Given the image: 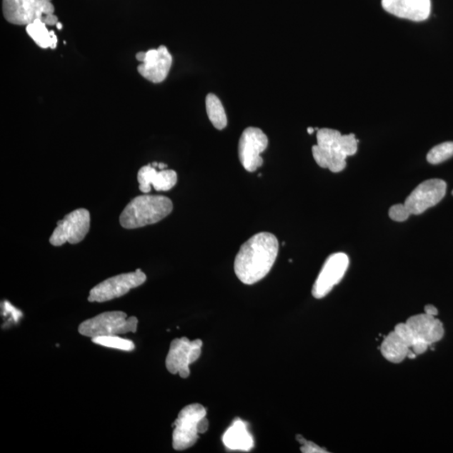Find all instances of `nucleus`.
<instances>
[{
	"mask_svg": "<svg viewBox=\"0 0 453 453\" xmlns=\"http://www.w3.org/2000/svg\"><path fill=\"white\" fill-rule=\"evenodd\" d=\"M278 252L276 236L267 232L254 235L241 247L235 258L236 276L247 285L262 281L271 272Z\"/></svg>",
	"mask_w": 453,
	"mask_h": 453,
	"instance_id": "obj_1",
	"label": "nucleus"
},
{
	"mask_svg": "<svg viewBox=\"0 0 453 453\" xmlns=\"http://www.w3.org/2000/svg\"><path fill=\"white\" fill-rule=\"evenodd\" d=\"M317 144L312 146V156L322 168L337 173L344 170L346 159L358 151V139L354 134H342L339 130L318 129Z\"/></svg>",
	"mask_w": 453,
	"mask_h": 453,
	"instance_id": "obj_2",
	"label": "nucleus"
},
{
	"mask_svg": "<svg viewBox=\"0 0 453 453\" xmlns=\"http://www.w3.org/2000/svg\"><path fill=\"white\" fill-rule=\"evenodd\" d=\"M173 210L170 199L164 196L141 195L134 197L119 216L120 224L126 229L158 223Z\"/></svg>",
	"mask_w": 453,
	"mask_h": 453,
	"instance_id": "obj_3",
	"label": "nucleus"
},
{
	"mask_svg": "<svg viewBox=\"0 0 453 453\" xmlns=\"http://www.w3.org/2000/svg\"><path fill=\"white\" fill-rule=\"evenodd\" d=\"M138 324L137 317H128L124 312H107L81 322L79 332L81 335L91 339L103 336H118L128 332H136Z\"/></svg>",
	"mask_w": 453,
	"mask_h": 453,
	"instance_id": "obj_4",
	"label": "nucleus"
},
{
	"mask_svg": "<svg viewBox=\"0 0 453 453\" xmlns=\"http://www.w3.org/2000/svg\"><path fill=\"white\" fill-rule=\"evenodd\" d=\"M206 416V409L200 404H191L183 408L173 424L172 446L176 451L188 449L199 440L200 423Z\"/></svg>",
	"mask_w": 453,
	"mask_h": 453,
	"instance_id": "obj_5",
	"label": "nucleus"
},
{
	"mask_svg": "<svg viewBox=\"0 0 453 453\" xmlns=\"http://www.w3.org/2000/svg\"><path fill=\"white\" fill-rule=\"evenodd\" d=\"M51 0H3V14L14 25L28 26L38 19L43 21L54 14Z\"/></svg>",
	"mask_w": 453,
	"mask_h": 453,
	"instance_id": "obj_6",
	"label": "nucleus"
},
{
	"mask_svg": "<svg viewBox=\"0 0 453 453\" xmlns=\"http://www.w3.org/2000/svg\"><path fill=\"white\" fill-rule=\"evenodd\" d=\"M146 282V274L141 269L134 272L119 274L94 287L89 293V302H105L121 297L132 289L143 285Z\"/></svg>",
	"mask_w": 453,
	"mask_h": 453,
	"instance_id": "obj_7",
	"label": "nucleus"
},
{
	"mask_svg": "<svg viewBox=\"0 0 453 453\" xmlns=\"http://www.w3.org/2000/svg\"><path fill=\"white\" fill-rule=\"evenodd\" d=\"M407 324L413 337L412 350L417 355L426 353L429 347L441 341L444 336L442 322L427 313L409 317Z\"/></svg>",
	"mask_w": 453,
	"mask_h": 453,
	"instance_id": "obj_8",
	"label": "nucleus"
},
{
	"mask_svg": "<svg viewBox=\"0 0 453 453\" xmlns=\"http://www.w3.org/2000/svg\"><path fill=\"white\" fill-rule=\"evenodd\" d=\"M90 223L91 218L88 210L79 209L71 211L57 223L56 228L51 236L50 244L53 247H61L66 243H80L88 234Z\"/></svg>",
	"mask_w": 453,
	"mask_h": 453,
	"instance_id": "obj_9",
	"label": "nucleus"
},
{
	"mask_svg": "<svg viewBox=\"0 0 453 453\" xmlns=\"http://www.w3.org/2000/svg\"><path fill=\"white\" fill-rule=\"evenodd\" d=\"M202 341H190L186 337L171 342L166 359V369L172 374L186 379L190 375L189 366L200 358Z\"/></svg>",
	"mask_w": 453,
	"mask_h": 453,
	"instance_id": "obj_10",
	"label": "nucleus"
},
{
	"mask_svg": "<svg viewBox=\"0 0 453 453\" xmlns=\"http://www.w3.org/2000/svg\"><path fill=\"white\" fill-rule=\"evenodd\" d=\"M268 146V138L262 129L249 127L244 129L239 142V157L245 170L254 172L263 165L262 154Z\"/></svg>",
	"mask_w": 453,
	"mask_h": 453,
	"instance_id": "obj_11",
	"label": "nucleus"
},
{
	"mask_svg": "<svg viewBox=\"0 0 453 453\" xmlns=\"http://www.w3.org/2000/svg\"><path fill=\"white\" fill-rule=\"evenodd\" d=\"M349 258L344 253H335L327 259L312 287V296L325 297L343 279L348 271Z\"/></svg>",
	"mask_w": 453,
	"mask_h": 453,
	"instance_id": "obj_12",
	"label": "nucleus"
},
{
	"mask_svg": "<svg viewBox=\"0 0 453 453\" xmlns=\"http://www.w3.org/2000/svg\"><path fill=\"white\" fill-rule=\"evenodd\" d=\"M447 192V183L441 179H430L421 183L407 197L404 205L409 213L419 215L439 204Z\"/></svg>",
	"mask_w": 453,
	"mask_h": 453,
	"instance_id": "obj_13",
	"label": "nucleus"
},
{
	"mask_svg": "<svg viewBox=\"0 0 453 453\" xmlns=\"http://www.w3.org/2000/svg\"><path fill=\"white\" fill-rule=\"evenodd\" d=\"M172 66V56L166 46H161L158 49H151L138 66L139 74L143 78L154 84L162 83L166 80Z\"/></svg>",
	"mask_w": 453,
	"mask_h": 453,
	"instance_id": "obj_14",
	"label": "nucleus"
},
{
	"mask_svg": "<svg viewBox=\"0 0 453 453\" xmlns=\"http://www.w3.org/2000/svg\"><path fill=\"white\" fill-rule=\"evenodd\" d=\"M385 11L398 18L422 22L431 14V0H382Z\"/></svg>",
	"mask_w": 453,
	"mask_h": 453,
	"instance_id": "obj_15",
	"label": "nucleus"
},
{
	"mask_svg": "<svg viewBox=\"0 0 453 453\" xmlns=\"http://www.w3.org/2000/svg\"><path fill=\"white\" fill-rule=\"evenodd\" d=\"M139 191L148 194L151 191V186L157 191H166L172 189L177 182V174L173 170L156 171V168L149 164L141 168L138 172Z\"/></svg>",
	"mask_w": 453,
	"mask_h": 453,
	"instance_id": "obj_16",
	"label": "nucleus"
},
{
	"mask_svg": "<svg viewBox=\"0 0 453 453\" xmlns=\"http://www.w3.org/2000/svg\"><path fill=\"white\" fill-rule=\"evenodd\" d=\"M224 446L229 450L249 452L254 447V438L248 430L247 424L236 419L223 437Z\"/></svg>",
	"mask_w": 453,
	"mask_h": 453,
	"instance_id": "obj_17",
	"label": "nucleus"
},
{
	"mask_svg": "<svg viewBox=\"0 0 453 453\" xmlns=\"http://www.w3.org/2000/svg\"><path fill=\"white\" fill-rule=\"evenodd\" d=\"M411 350L412 344L409 340L395 330L385 337L382 344V355L393 364L402 363Z\"/></svg>",
	"mask_w": 453,
	"mask_h": 453,
	"instance_id": "obj_18",
	"label": "nucleus"
},
{
	"mask_svg": "<svg viewBox=\"0 0 453 453\" xmlns=\"http://www.w3.org/2000/svg\"><path fill=\"white\" fill-rule=\"evenodd\" d=\"M26 32L31 39L36 42V44L43 48V49H46V48L55 49L57 42H59L55 32L48 30L46 24L40 19L29 24L26 26Z\"/></svg>",
	"mask_w": 453,
	"mask_h": 453,
	"instance_id": "obj_19",
	"label": "nucleus"
},
{
	"mask_svg": "<svg viewBox=\"0 0 453 453\" xmlns=\"http://www.w3.org/2000/svg\"><path fill=\"white\" fill-rule=\"evenodd\" d=\"M207 116L216 129H224L228 124V119L221 100L214 94H209L206 98Z\"/></svg>",
	"mask_w": 453,
	"mask_h": 453,
	"instance_id": "obj_20",
	"label": "nucleus"
},
{
	"mask_svg": "<svg viewBox=\"0 0 453 453\" xmlns=\"http://www.w3.org/2000/svg\"><path fill=\"white\" fill-rule=\"evenodd\" d=\"M91 342H93L95 344L122 351L130 352L133 351L134 348H136V346H134L132 341L122 339V337L118 336L94 337V339H91Z\"/></svg>",
	"mask_w": 453,
	"mask_h": 453,
	"instance_id": "obj_21",
	"label": "nucleus"
},
{
	"mask_svg": "<svg viewBox=\"0 0 453 453\" xmlns=\"http://www.w3.org/2000/svg\"><path fill=\"white\" fill-rule=\"evenodd\" d=\"M453 156V142H444L437 144L428 152L427 160L432 165L444 162Z\"/></svg>",
	"mask_w": 453,
	"mask_h": 453,
	"instance_id": "obj_22",
	"label": "nucleus"
},
{
	"mask_svg": "<svg viewBox=\"0 0 453 453\" xmlns=\"http://www.w3.org/2000/svg\"><path fill=\"white\" fill-rule=\"evenodd\" d=\"M407 207L404 204H397L390 207L389 211V218L397 221H404L411 216Z\"/></svg>",
	"mask_w": 453,
	"mask_h": 453,
	"instance_id": "obj_23",
	"label": "nucleus"
},
{
	"mask_svg": "<svg viewBox=\"0 0 453 453\" xmlns=\"http://www.w3.org/2000/svg\"><path fill=\"white\" fill-rule=\"evenodd\" d=\"M297 440L299 442L302 443V447H301V450L302 452L305 453H322L327 452L324 449H322L320 447H318L315 443L312 442H308L303 438L302 436H297Z\"/></svg>",
	"mask_w": 453,
	"mask_h": 453,
	"instance_id": "obj_24",
	"label": "nucleus"
},
{
	"mask_svg": "<svg viewBox=\"0 0 453 453\" xmlns=\"http://www.w3.org/2000/svg\"><path fill=\"white\" fill-rule=\"evenodd\" d=\"M42 21L44 22L46 26H55L59 23V19H57L54 14H52L46 16Z\"/></svg>",
	"mask_w": 453,
	"mask_h": 453,
	"instance_id": "obj_25",
	"label": "nucleus"
},
{
	"mask_svg": "<svg viewBox=\"0 0 453 453\" xmlns=\"http://www.w3.org/2000/svg\"><path fill=\"white\" fill-rule=\"evenodd\" d=\"M425 313L430 316L437 317L438 315V310L437 308L433 305H427L425 307Z\"/></svg>",
	"mask_w": 453,
	"mask_h": 453,
	"instance_id": "obj_26",
	"label": "nucleus"
},
{
	"mask_svg": "<svg viewBox=\"0 0 453 453\" xmlns=\"http://www.w3.org/2000/svg\"><path fill=\"white\" fill-rule=\"evenodd\" d=\"M151 165L155 168H158L160 171L165 170L167 168V165L165 163L153 162Z\"/></svg>",
	"mask_w": 453,
	"mask_h": 453,
	"instance_id": "obj_27",
	"label": "nucleus"
},
{
	"mask_svg": "<svg viewBox=\"0 0 453 453\" xmlns=\"http://www.w3.org/2000/svg\"><path fill=\"white\" fill-rule=\"evenodd\" d=\"M146 52H144V51L138 52L136 54V59L139 61H141L142 64V62L144 60V57H146Z\"/></svg>",
	"mask_w": 453,
	"mask_h": 453,
	"instance_id": "obj_28",
	"label": "nucleus"
},
{
	"mask_svg": "<svg viewBox=\"0 0 453 453\" xmlns=\"http://www.w3.org/2000/svg\"><path fill=\"white\" fill-rule=\"evenodd\" d=\"M314 131H315V129H313V128H311V127L307 129V132L309 134H312L314 133Z\"/></svg>",
	"mask_w": 453,
	"mask_h": 453,
	"instance_id": "obj_29",
	"label": "nucleus"
},
{
	"mask_svg": "<svg viewBox=\"0 0 453 453\" xmlns=\"http://www.w3.org/2000/svg\"><path fill=\"white\" fill-rule=\"evenodd\" d=\"M56 27H57V29H59V30H61V29H62L61 23H60V22L57 23L56 24Z\"/></svg>",
	"mask_w": 453,
	"mask_h": 453,
	"instance_id": "obj_30",
	"label": "nucleus"
},
{
	"mask_svg": "<svg viewBox=\"0 0 453 453\" xmlns=\"http://www.w3.org/2000/svg\"><path fill=\"white\" fill-rule=\"evenodd\" d=\"M452 195L453 196V190L452 191Z\"/></svg>",
	"mask_w": 453,
	"mask_h": 453,
	"instance_id": "obj_31",
	"label": "nucleus"
}]
</instances>
